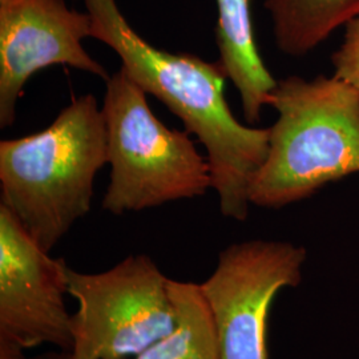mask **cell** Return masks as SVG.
Returning a JSON list of instances; mask_svg holds the SVG:
<instances>
[{"mask_svg": "<svg viewBox=\"0 0 359 359\" xmlns=\"http://www.w3.org/2000/svg\"><path fill=\"white\" fill-rule=\"evenodd\" d=\"M84 3L92 38L115 51L129 76L177 116L205 148L222 216L245 221L252 180L269 151V128L245 126L233 115L224 93L228 77L217 60L154 47L130 27L116 0Z\"/></svg>", "mask_w": 359, "mask_h": 359, "instance_id": "cell-1", "label": "cell"}, {"mask_svg": "<svg viewBox=\"0 0 359 359\" xmlns=\"http://www.w3.org/2000/svg\"><path fill=\"white\" fill-rule=\"evenodd\" d=\"M108 164L97 99L79 96L43 130L0 142L1 203L50 252L88 215L97 172Z\"/></svg>", "mask_w": 359, "mask_h": 359, "instance_id": "cell-2", "label": "cell"}, {"mask_svg": "<svg viewBox=\"0 0 359 359\" xmlns=\"http://www.w3.org/2000/svg\"><path fill=\"white\" fill-rule=\"evenodd\" d=\"M269 151L249 188L250 205L280 209L359 173V90L333 76L277 80Z\"/></svg>", "mask_w": 359, "mask_h": 359, "instance_id": "cell-3", "label": "cell"}, {"mask_svg": "<svg viewBox=\"0 0 359 359\" xmlns=\"http://www.w3.org/2000/svg\"><path fill=\"white\" fill-rule=\"evenodd\" d=\"M105 81L102 111L111 173L104 210L121 216L212 189L209 161L191 135L164 126L152 112L148 93L123 68Z\"/></svg>", "mask_w": 359, "mask_h": 359, "instance_id": "cell-4", "label": "cell"}, {"mask_svg": "<svg viewBox=\"0 0 359 359\" xmlns=\"http://www.w3.org/2000/svg\"><path fill=\"white\" fill-rule=\"evenodd\" d=\"M167 276L147 255H130L102 273L67 266L75 359H128L169 333L176 309Z\"/></svg>", "mask_w": 359, "mask_h": 359, "instance_id": "cell-5", "label": "cell"}, {"mask_svg": "<svg viewBox=\"0 0 359 359\" xmlns=\"http://www.w3.org/2000/svg\"><path fill=\"white\" fill-rule=\"evenodd\" d=\"M308 252L287 241L236 243L218 255L217 266L200 283L210 309L218 359H269L268 318L280 290L302 280Z\"/></svg>", "mask_w": 359, "mask_h": 359, "instance_id": "cell-6", "label": "cell"}, {"mask_svg": "<svg viewBox=\"0 0 359 359\" xmlns=\"http://www.w3.org/2000/svg\"><path fill=\"white\" fill-rule=\"evenodd\" d=\"M0 204V337L27 348L52 345L71 353L72 316L65 308V270Z\"/></svg>", "mask_w": 359, "mask_h": 359, "instance_id": "cell-7", "label": "cell"}, {"mask_svg": "<svg viewBox=\"0 0 359 359\" xmlns=\"http://www.w3.org/2000/svg\"><path fill=\"white\" fill-rule=\"evenodd\" d=\"M88 13L65 0H0V127L13 126L28 80L50 65H68L107 80L103 65L86 51Z\"/></svg>", "mask_w": 359, "mask_h": 359, "instance_id": "cell-8", "label": "cell"}, {"mask_svg": "<svg viewBox=\"0 0 359 359\" xmlns=\"http://www.w3.org/2000/svg\"><path fill=\"white\" fill-rule=\"evenodd\" d=\"M217 62L238 92L248 124L259 121L277 80L258 51L252 0H216Z\"/></svg>", "mask_w": 359, "mask_h": 359, "instance_id": "cell-9", "label": "cell"}, {"mask_svg": "<svg viewBox=\"0 0 359 359\" xmlns=\"http://www.w3.org/2000/svg\"><path fill=\"white\" fill-rule=\"evenodd\" d=\"M274 40L285 55L301 57L359 13V0H265Z\"/></svg>", "mask_w": 359, "mask_h": 359, "instance_id": "cell-10", "label": "cell"}, {"mask_svg": "<svg viewBox=\"0 0 359 359\" xmlns=\"http://www.w3.org/2000/svg\"><path fill=\"white\" fill-rule=\"evenodd\" d=\"M175 327L128 359H218L216 327L200 283L169 281Z\"/></svg>", "mask_w": 359, "mask_h": 359, "instance_id": "cell-11", "label": "cell"}, {"mask_svg": "<svg viewBox=\"0 0 359 359\" xmlns=\"http://www.w3.org/2000/svg\"><path fill=\"white\" fill-rule=\"evenodd\" d=\"M333 76L359 90V13L346 26L344 40L332 56Z\"/></svg>", "mask_w": 359, "mask_h": 359, "instance_id": "cell-12", "label": "cell"}, {"mask_svg": "<svg viewBox=\"0 0 359 359\" xmlns=\"http://www.w3.org/2000/svg\"><path fill=\"white\" fill-rule=\"evenodd\" d=\"M25 348L8 338L0 337V359H26Z\"/></svg>", "mask_w": 359, "mask_h": 359, "instance_id": "cell-13", "label": "cell"}, {"mask_svg": "<svg viewBox=\"0 0 359 359\" xmlns=\"http://www.w3.org/2000/svg\"><path fill=\"white\" fill-rule=\"evenodd\" d=\"M39 359H75L74 358V355L71 354V353H68V351H63V353H60V354H50V355H46V357H43V358Z\"/></svg>", "mask_w": 359, "mask_h": 359, "instance_id": "cell-14", "label": "cell"}]
</instances>
